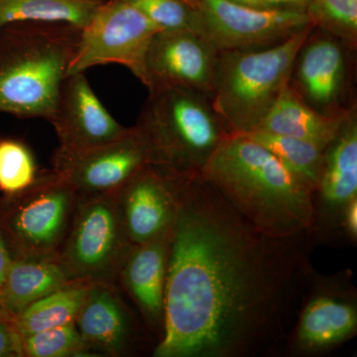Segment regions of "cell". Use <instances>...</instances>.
I'll use <instances>...</instances> for the list:
<instances>
[{"mask_svg": "<svg viewBox=\"0 0 357 357\" xmlns=\"http://www.w3.org/2000/svg\"><path fill=\"white\" fill-rule=\"evenodd\" d=\"M79 198L52 169L31 187L0 198V231L13 258L57 257Z\"/></svg>", "mask_w": 357, "mask_h": 357, "instance_id": "8992f818", "label": "cell"}, {"mask_svg": "<svg viewBox=\"0 0 357 357\" xmlns=\"http://www.w3.org/2000/svg\"><path fill=\"white\" fill-rule=\"evenodd\" d=\"M314 27L266 48L218 52L211 102L230 132L259 126L288 86L298 52Z\"/></svg>", "mask_w": 357, "mask_h": 357, "instance_id": "5b68a950", "label": "cell"}, {"mask_svg": "<svg viewBox=\"0 0 357 357\" xmlns=\"http://www.w3.org/2000/svg\"><path fill=\"white\" fill-rule=\"evenodd\" d=\"M357 199L356 107L347 115L324 150L318 178L312 192V243L340 248L338 229L347 206Z\"/></svg>", "mask_w": 357, "mask_h": 357, "instance_id": "8fae6325", "label": "cell"}, {"mask_svg": "<svg viewBox=\"0 0 357 357\" xmlns=\"http://www.w3.org/2000/svg\"><path fill=\"white\" fill-rule=\"evenodd\" d=\"M314 248L309 234H263L203 177L184 178L153 356H281Z\"/></svg>", "mask_w": 357, "mask_h": 357, "instance_id": "6da1fadb", "label": "cell"}, {"mask_svg": "<svg viewBox=\"0 0 357 357\" xmlns=\"http://www.w3.org/2000/svg\"><path fill=\"white\" fill-rule=\"evenodd\" d=\"M91 282L75 280L33 303L16 316L23 337L75 323Z\"/></svg>", "mask_w": 357, "mask_h": 357, "instance_id": "7402d4cb", "label": "cell"}, {"mask_svg": "<svg viewBox=\"0 0 357 357\" xmlns=\"http://www.w3.org/2000/svg\"><path fill=\"white\" fill-rule=\"evenodd\" d=\"M183 180L148 165L114 192L131 243H146L172 229L180 206Z\"/></svg>", "mask_w": 357, "mask_h": 357, "instance_id": "9a60e30c", "label": "cell"}, {"mask_svg": "<svg viewBox=\"0 0 357 357\" xmlns=\"http://www.w3.org/2000/svg\"><path fill=\"white\" fill-rule=\"evenodd\" d=\"M60 148L84 150L122 137L130 128L122 126L96 95L84 73L66 77L49 121Z\"/></svg>", "mask_w": 357, "mask_h": 357, "instance_id": "2e32d148", "label": "cell"}, {"mask_svg": "<svg viewBox=\"0 0 357 357\" xmlns=\"http://www.w3.org/2000/svg\"><path fill=\"white\" fill-rule=\"evenodd\" d=\"M163 30L194 31L197 9L183 0H126Z\"/></svg>", "mask_w": 357, "mask_h": 357, "instance_id": "4316f807", "label": "cell"}, {"mask_svg": "<svg viewBox=\"0 0 357 357\" xmlns=\"http://www.w3.org/2000/svg\"><path fill=\"white\" fill-rule=\"evenodd\" d=\"M134 126L146 145L150 165L181 178L199 175L231 134L211 96L184 86L149 91Z\"/></svg>", "mask_w": 357, "mask_h": 357, "instance_id": "277c9868", "label": "cell"}, {"mask_svg": "<svg viewBox=\"0 0 357 357\" xmlns=\"http://www.w3.org/2000/svg\"><path fill=\"white\" fill-rule=\"evenodd\" d=\"M307 13L314 26L344 40L356 49L357 0H311Z\"/></svg>", "mask_w": 357, "mask_h": 357, "instance_id": "d4e9b609", "label": "cell"}, {"mask_svg": "<svg viewBox=\"0 0 357 357\" xmlns=\"http://www.w3.org/2000/svg\"><path fill=\"white\" fill-rule=\"evenodd\" d=\"M24 356H82L89 349L75 323L49 328L23 337Z\"/></svg>", "mask_w": 357, "mask_h": 357, "instance_id": "484cf974", "label": "cell"}, {"mask_svg": "<svg viewBox=\"0 0 357 357\" xmlns=\"http://www.w3.org/2000/svg\"><path fill=\"white\" fill-rule=\"evenodd\" d=\"M11 259H13V257H11L6 241H4L1 231H0V288H1L4 279H6Z\"/></svg>", "mask_w": 357, "mask_h": 357, "instance_id": "f546056e", "label": "cell"}, {"mask_svg": "<svg viewBox=\"0 0 357 357\" xmlns=\"http://www.w3.org/2000/svg\"><path fill=\"white\" fill-rule=\"evenodd\" d=\"M161 30L126 0H105L81 29L68 76L96 66L117 64L130 70L143 84L148 47Z\"/></svg>", "mask_w": 357, "mask_h": 357, "instance_id": "9c48e42d", "label": "cell"}, {"mask_svg": "<svg viewBox=\"0 0 357 357\" xmlns=\"http://www.w3.org/2000/svg\"><path fill=\"white\" fill-rule=\"evenodd\" d=\"M40 175L34 154L22 140L0 139V192L13 196L31 187Z\"/></svg>", "mask_w": 357, "mask_h": 357, "instance_id": "cb8c5ba5", "label": "cell"}, {"mask_svg": "<svg viewBox=\"0 0 357 357\" xmlns=\"http://www.w3.org/2000/svg\"><path fill=\"white\" fill-rule=\"evenodd\" d=\"M150 165L146 145L135 126L126 135L84 150L58 147L52 166L79 199L114 194L144 167Z\"/></svg>", "mask_w": 357, "mask_h": 357, "instance_id": "4fadbf2b", "label": "cell"}, {"mask_svg": "<svg viewBox=\"0 0 357 357\" xmlns=\"http://www.w3.org/2000/svg\"><path fill=\"white\" fill-rule=\"evenodd\" d=\"M356 335L357 288L351 270L326 275L312 267L280 356H328Z\"/></svg>", "mask_w": 357, "mask_h": 357, "instance_id": "52a82bcc", "label": "cell"}, {"mask_svg": "<svg viewBox=\"0 0 357 357\" xmlns=\"http://www.w3.org/2000/svg\"><path fill=\"white\" fill-rule=\"evenodd\" d=\"M89 349L121 356L141 340V331L114 285L91 283L75 321Z\"/></svg>", "mask_w": 357, "mask_h": 357, "instance_id": "ac0fdd59", "label": "cell"}, {"mask_svg": "<svg viewBox=\"0 0 357 357\" xmlns=\"http://www.w3.org/2000/svg\"><path fill=\"white\" fill-rule=\"evenodd\" d=\"M0 31V114L50 121L81 29L56 23H14Z\"/></svg>", "mask_w": 357, "mask_h": 357, "instance_id": "3957f363", "label": "cell"}, {"mask_svg": "<svg viewBox=\"0 0 357 357\" xmlns=\"http://www.w3.org/2000/svg\"><path fill=\"white\" fill-rule=\"evenodd\" d=\"M185 3L190 4V6L195 7V8H199V0H183Z\"/></svg>", "mask_w": 357, "mask_h": 357, "instance_id": "1f68e13d", "label": "cell"}, {"mask_svg": "<svg viewBox=\"0 0 357 357\" xmlns=\"http://www.w3.org/2000/svg\"><path fill=\"white\" fill-rule=\"evenodd\" d=\"M199 176L263 234H309L312 185L246 134H229Z\"/></svg>", "mask_w": 357, "mask_h": 357, "instance_id": "7a4b0ae2", "label": "cell"}, {"mask_svg": "<svg viewBox=\"0 0 357 357\" xmlns=\"http://www.w3.org/2000/svg\"><path fill=\"white\" fill-rule=\"evenodd\" d=\"M229 1L236 2V3L245 4V6L259 7L258 0H229Z\"/></svg>", "mask_w": 357, "mask_h": 357, "instance_id": "4dcf8cb0", "label": "cell"}, {"mask_svg": "<svg viewBox=\"0 0 357 357\" xmlns=\"http://www.w3.org/2000/svg\"><path fill=\"white\" fill-rule=\"evenodd\" d=\"M218 54L204 37L192 30H161L148 47L143 84L148 91L184 86L211 96Z\"/></svg>", "mask_w": 357, "mask_h": 357, "instance_id": "5bb4252c", "label": "cell"}, {"mask_svg": "<svg viewBox=\"0 0 357 357\" xmlns=\"http://www.w3.org/2000/svg\"><path fill=\"white\" fill-rule=\"evenodd\" d=\"M349 112L342 116L321 114L307 105L289 84L255 130L300 138L326 148Z\"/></svg>", "mask_w": 357, "mask_h": 357, "instance_id": "ffe728a7", "label": "cell"}, {"mask_svg": "<svg viewBox=\"0 0 357 357\" xmlns=\"http://www.w3.org/2000/svg\"><path fill=\"white\" fill-rule=\"evenodd\" d=\"M172 234L173 227L146 243L133 245L119 275L122 287L137 307L147 330L156 337L157 344L164 332Z\"/></svg>", "mask_w": 357, "mask_h": 357, "instance_id": "e0dca14e", "label": "cell"}, {"mask_svg": "<svg viewBox=\"0 0 357 357\" xmlns=\"http://www.w3.org/2000/svg\"><path fill=\"white\" fill-rule=\"evenodd\" d=\"M0 357H24L23 337L15 314L0 307Z\"/></svg>", "mask_w": 357, "mask_h": 357, "instance_id": "83f0119b", "label": "cell"}, {"mask_svg": "<svg viewBox=\"0 0 357 357\" xmlns=\"http://www.w3.org/2000/svg\"><path fill=\"white\" fill-rule=\"evenodd\" d=\"M105 0H0V28L14 23H56L83 29Z\"/></svg>", "mask_w": 357, "mask_h": 357, "instance_id": "44dd1931", "label": "cell"}, {"mask_svg": "<svg viewBox=\"0 0 357 357\" xmlns=\"http://www.w3.org/2000/svg\"><path fill=\"white\" fill-rule=\"evenodd\" d=\"M311 25L305 10L199 0L194 31L218 52L248 50L281 43Z\"/></svg>", "mask_w": 357, "mask_h": 357, "instance_id": "30bf717a", "label": "cell"}, {"mask_svg": "<svg viewBox=\"0 0 357 357\" xmlns=\"http://www.w3.org/2000/svg\"><path fill=\"white\" fill-rule=\"evenodd\" d=\"M259 7L265 8L297 9L307 11L311 0H258Z\"/></svg>", "mask_w": 357, "mask_h": 357, "instance_id": "f1b7e54d", "label": "cell"}, {"mask_svg": "<svg viewBox=\"0 0 357 357\" xmlns=\"http://www.w3.org/2000/svg\"><path fill=\"white\" fill-rule=\"evenodd\" d=\"M134 244L114 194L79 199L57 259L74 280L114 285Z\"/></svg>", "mask_w": 357, "mask_h": 357, "instance_id": "ba28073f", "label": "cell"}, {"mask_svg": "<svg viewBox=\"0 0 357 357\" xmlns=\"http://www.w3.org/2000/svg\"><path fill=\"white\" fill-rule=\"evenodd\" d=\"M75 281L57 257L13 258L0 288V307L17 316L28 306Z\"/></svg>", "mask_w": 357, "mask_h": 357, "instance_id": "d6986e66", "label": "cell"}, {"mask_svg": "<svg viewBox=\"0 0 357 357\" xmlns=\"http://www.w3.org/2000/svg\"><path fill=\"white\" fill-rule=\"evenodd\" d=\"M349 50L344 40L314 26L298 52L289 84L321 114L342 116L356 107L349 100Z\"/></svg>", "mask_w": 357, "mask_h": 357, "instance_id": "7c38bea8", "label": "cell"}, {"mask_svg": "<svg viewBox=\"0 0 357 357\" xmlns=\"http://www.w3.org/2000/svg\"><path fill=\"white\" fill-rule=\"evenodd\" d=\"M245 134L267 148L284 165L304 178L314 189L325 148L311 141L265 131L255 130Z\"/></svg>", "mask_w": 357, "mask_h": 357, "instance_id": "603a6c76", "label": "cell"}]
</instances>
